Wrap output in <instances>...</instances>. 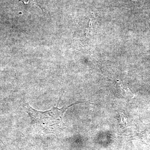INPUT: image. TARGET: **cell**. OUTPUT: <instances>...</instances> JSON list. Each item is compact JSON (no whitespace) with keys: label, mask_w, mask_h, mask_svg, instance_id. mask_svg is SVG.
I'll list each match as a JSON object with an SVG mask.
<instances>
[{"label":"cell","mask_w":150,"mask_h":150,"mask_svg":"<svg viewBox=\"0 0 150 150\" xmlns=\"http://www.w3.org/2000/svg\"><path fill=\"white\" fill-rule=\"evenodd\" d=\"M18 1H22L23 2L25 3V4H28L30 1V0H18Z\"/></svg>","instance_id":"2"},{"label":"cell","mask_w":150,"mask_h":150,"mask_svg":"<svg viewBox=\"0 0 150 150\" xmlns=\"http://www.w3.org/2000/svg\"><path fill=\"white\" fill-rule=\"evenodd\" d=\"M76 104L77 103L59 108L58 103L57 107L45 111L35 110L28 104L26 105L25 108L34 128L46 134H54L58 130L65 128L63 121L64 113L68 108Z\"/></svg>","instance_id":"1"}]
</instances>
